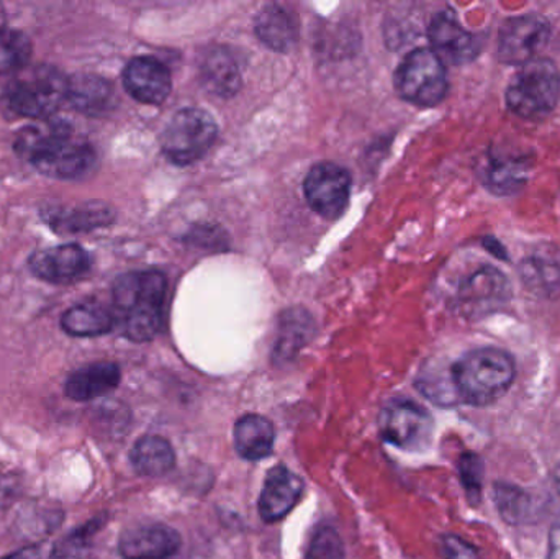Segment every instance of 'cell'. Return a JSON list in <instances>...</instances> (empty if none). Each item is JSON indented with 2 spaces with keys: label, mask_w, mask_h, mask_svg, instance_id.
Segmentation results:
<instances>
[{
  "label": "cell",
  "mask_w": 560,
  "mask_h": 559,
  "mask_svg": "<svg viewBox=\"0 0 560 559\" xmlns=\"http://www.w3.org/2000/svg\"><path fill=\"white\" fill-rule=\"evenodd\" d=\"M460 485L467 494V501L477 505L482 498L483 463L476 453H464L459 459Z\"/></svg>",
  "instance_id": "obj_29"
},
{
  "label": "cell",
  "mask_w": 560,
  "mask_h": 559,
  "mask_svg": "<svg viewBox=\"0 0 560 559\" xmlns=\"http://www.w3.org/2000/svg\"><path fill=\"white\" fill-rule=\"evenodd\" d=\"M546 559H560V517L556 519L551 531H549L548 558Z\"/></svg>",
  "instance_id": "obj_32"
},
{
  "label": "cell",
  "mask_w": 560,
  "mask_h": 559,
  "mask_svg": "<svg viewBox=\"0 0 560 559\" xmlns=\"http://www.w3.org/2000/svg\"><path fill=\"white\" fill-rule=\"evenodd\" d=\"M302 494V479L285 466H276L266 476L259 498V515L269 524L282 521L299 504Z\"/></svg>",
  "instance_id": "obj_16"
},
{
  "label": "cell",
  "mask_w": 560,
  "mask_h": 559,
  "mask_svg": "<svg viewBox=\"0 0 560 559\" xmlns=\"http://www.w3.org/2000/svg\"><path fill=\"white\" fill-rule=\"evenodd\" d=\"M69 79L52 66H35L16 72L7 84V107L26 118H49L68 98Z\"/></svg>",
  "instance_id": "obj_4"
},
{
  "label": "cell",
  "mask_w": 560,
  "mask_h": 559,
  "mask_svg": "<svg viewBox=\"0 0 560 559\" xmlns=\"http://www.w3.org/2000/svg\"><path fill=\"white\" fill-rule=\"evenodd\" d=\"M395 89L411 104L434 107L446 97L447 75L444 62L430 48L415 49L398 66Z\"/></svg>",
  "instance_id": "obj_6"
},
{
  "label": "cell",
  "mask_w": 560,
  "mask_h": 559,
  "mask_svg": "<svg viewBox=\"0 0 560 559\" xmlns=\"http://www.w3.org/2000/svg\"><path fill=\"white\" fill-rule=\"evenodd\" d=\"M305 197L310 207L325 219H338L349 202L351 176L335 163H319L305 177Z\"/></svg>",
  "instance_id": "obj_10"
},
{
  "label": "cell",
  "mask_w": 560,
  "mask_h": 559,
  "mask_svg": "<svg viewBox=\"0 0 560 559\" xmlns=\"http://www.w3.org/2000/svg\"><path fill=\"white\" fill-rule=\"evenodd\" d=\"M235 449L242 458L259 462L268 458L275 449L276 429L271 420L258 414H248L236 422Z\"/></svg>",
  "instance_id": "obj_20"
},
{
  "label": "cell",
  "mask_w": 560,
  "mask_h": 559,
  "mask_svg": "<svg viewBox=\"0 0 560 559\" xmlns=\"http://www.w3.org/2000/svg\"><path fill=\"white\" fill-rule=\"evenodd\" d=\"M382 439L405 452L420 453L433 440L434 420L420 404L411 400H392L378 417Z\"/></svg>",
  "instance_id": "obj_8"
},
{
  "label": "cell",
  "mask_w": 560,
  "mask_h": 559,
  "mask_svg": "<svg viewBox=\"0 0 560 559\" xmlns=\"http://www.w3.org/2000/svg\"><path fill=\"white\" fill-rule=\"evenodd\" d=\"M115 212L104 202H85L75 207L49 210V225L59 233H82L114 222Z\"/></svg>",
  "instance_id": "obj_21"
},
{
  "label": "cell",
  "mask_w": 560,
  "mask_h": 559,
  "mask_svg": "<svg viewBox=\"0 0 560 559\" xmlns=\"http://www.w3.org/2000/svg\"><path fill=\"white\" fill-rule=\"evenodd\" d=\"M120 368L108 361L89 364L75 371L66 381L65 393L75 403H88L107 396L120 384Z\"/></svg>",
  "instance_id": "obj_17"
},
{
  "label": "cell",
  "mask_w": 560,
  "mask_h": 559,
  "mask_svg": "<svg viewBox=\"0 0 560 559\" xmlns=\"http://www.w3.org/2000/svg\"><path fill=\"white\" fill-rule=\"evenodd\" d=\"M124 85L141 104L160 105L170 97L173 79L170 69L151 56H138L124 71Z\"/></svg>",
  "instance_id": "obj_14"
},
{
  "label": "cell",
  "mask_w": 560,
  "mask_h": 559,
  "mask_svg": "<svg viewBox=\"0 0 560 559\" xmlns=\"http://www.w3.org/2000/svg\"><path fill=\"white\" fill-rule=\"evenodd\" d=\"M200 81L203 88L219 97H232L242 88V72L238 62L229 49H209L200 62Z\"/></svg>",
  "instance_id": "obj_19"
},
{
  "label": "cell",
  "mask_w": 560,
  "mask_h": 559,
  "mask_svg": "<svg viewBox=\"0 0 560 559\" xmlns=\"http://www.w3.org/2000/svg\"><path fill=\"white\" fill-rule=\"evenodd\" d=\"M497 509L506 524L525 525L533 521L536 514L535 499L529 492L509 482H497L493 486Z\"/></svg>",
  "instance_id": "obj_27"
},
{
  "label": "cell",
  "mask_w": 560,
  "mask_h": 559,
  "mask_svg": "<svg viewBox=\"0 0 560 559\" xmlns=\"http://www.w3.org/2000/svg\"><path fill=\"white\" fill-rule=\"evenodd\" d=\"M552 485H555L556 492L560 496V465L556 466L552 471Z\"/></svg>",
  "instance_id": "obj_33"
},
{
  "label": "cell",
  "mask_w": 560,
  "mask_h": 559,
  "mask_svg": "<svg viewBox=\"0 0 560 559\" xmlns=\"http://www.w3.org/2000/svg\"><path fill=\"white\" fill-rule=\"evenodd\" d=\"M528 176V164L522 158H492L483 171V180L493 194H513L522 189Z\"/></svg>",
  "instance_id": "obj_26"
},
{
  "label": "cell",
  "mask_w": 560,
  "mask_h": 559,
  "mask_svg": "<svg viewBox=\"0 0 560 559\" xmlns=\"http://www.w3.org/2000/svg\"><path fill=\"white\" fill-rule=\"evenodd\" d=\"M255 28L265 45L280 53L293 48L299 32L292 13L279 5L265 7L256 16Z\"/></svg>",
  "instance_id": "obj_25"
},
{
  "label": "cell",
  "mask_w": 560,
  "mask_h": 559,
  "mask_svg": "<svg viewBox=\"0 0 560 559\" xmlns=\"http://www.w3.org/2000/svg\"><path fill=\"white\" fill-rule=\"evenodd\" d=\"M166 291V278L158 271L128 272L115 281V321L128 340L144 343L160 334Z\"/></svg>",
  "instance_id": "obj_2"
},
{
  "label": "cell",
  "mask_w": 560,
  "mask_h": 559,
  "mask_svg": "<svg viewBox=\"0 0 560 559\" xmlns=\"http://www.w3.org/2000/svg\"><path fill=\"white\" fill-rule=\"evenodd\" d=\"M3 20H5V12H3V7L0 5V28H3Z\"/></svg>",
  "instance_id": "obj_35"
},
{
  "label": "cell",
  "mask_w": 560,
  "mask_h": 559,
  "mask_svg": "<svg viewBox=\"0 0 560 559\" xmlns=\"http://www.w3.org/2000/svg\"><path fill=\"white\" fill-rule=\"evenodd\" d=\"M3 559H33V557H32V551L23 550V551H19V554L10 555V557L3 558Z\"/></svg>",
  "instance_id": "obj_34"
},
{
  "label": "cell",
  "mask_w": 560,
  "mask_h": 559,
  "mask_svg": "<svg viewBox=\"0 0 560 559\" xmlns=\"http://www.w3.org/2000/svg\"><path fill=\"white\" fill-rule=\"evenodd\" d=\"M516 364L512 354L500 348H477L451 368L454 394L474 407L499 403L515 383Z\"/></svg>",
  "instance_id": "obj_3"
},
{
  "label": "cell",
  "mask_w": 560,
  "mask_h": 559,
  "mask_svg": "<svg viewBox=\"0 0 560 559\" xmlns=\"http://www.w3.org/2000/svg\"><path fill=\"white\" fill-rule=\"evenodd\" d=\"M549 23L541 15L512 16L505 20L499 33L497 55L505 65L523 66L536 58L549 42Z\"/></svg>",
  "instance_id": "obj_9"
},
{
  "label": "cell",
  "mask_w": 560,
  "mask_h": 559,
  "mask_svg": "<svg viewBox=\"0 0 560 559\" xmlns=\"http://www.w3.org/2000/svg\"><path fill=\"white\" fill-rule=\"evenodd\" d=\"M28 265L36 278L52 284H68L88 275L91 258L82 246L68 243L33 253Z\"/></svg>",
  "instance_id": "obj_12"
},
{
  "label": "cell",
  "mask_w": 560,
  "mask_h": 559,
  "mask_svg": "<svg viewBox=\"0 0 560 559\" xmlns=\"http://www.w3.org/2000/svg\"><path fill=\"white\" fill-rule=\"evenodd\" d=\"M32 56V43L19 30L0 28V75L13 74L26 68Z\"/></svg>",
  "instance_id": "obj_28"
},
{
  "label": "cell",
  "mask_w": 560,
  "mask_h": 559,
  "mask_svg": "<svg viewBox=\"0 0 560 559\" xmlns=\"http://www.w3.org/2000/svg\"><path fill=\"white\" fill-rule=\"evenodd\" d=\"M522 279L532 291L551 298L560 294V255L556 249H538L520 266Z\"/></svg>",
  "instance_id": "obj_24"
},
{
  "label": "cell",
  "mask_w": 560,
  "mask_h": 559,
  "mask_svg": "<svg viewBox=\"0 0 560 559\" xmlns=\"http://www.w3.org/2000/svg\"><path fill=\"white\" fill-rule=\"evenodd\" d=\"M15 150L52 179H81L97 163L94 148L61 125L23 128L15 138Z\"/></svg>",
  "instance_id": "obj_1"
},
{
  "label": "cell",
  "mask_w": 560,
  "mask_h": 559,
  "mask_svg": "<svg viewBox=\"0 0 560 559\" xmlns=\"http://www.w3.org/2000/svg\"><path fill=\"white\" fill-rule=\"evenodd\" d=\"M441 554L444 559H480L479 550L457 535L441 538Z\"/></svg>",
  "instance_id": "obj_31"
},
{
  "label": "cell",
  "mask_w": 560,
  "mask_h": 559,
  "mask_svg": "<svg viewBox=\"0 0 560 559\" xmlns=\"http://www.w3.org/2000/svg\"><path fill=\"white\" fill-rule=\"evenodd\" d=\"M130 459L138 475L161 478L176 466V452L163 436L148 435L135 443Z\"/></svg>",
  "instance_id": "obj_22"
},
{
  "label": "cell",
  "mask_w": 560,
  "mask_h": 559,
  "mask_svg": "<svg viewBox=\"0 0 560 559\" xmlns=\"http://www.w3.org/2000/svg\"><path fill=\"white\" fill-rule=\"evenodd\" d=\"M215 138L217 124L209 112L184 108L164 128L161 148L173 163L190 164L209 153Z\"/></svg>",
  "instance_id": "obj_7"
},
{
  "label": "cell",
  "mask_w": 560,
  "mask_h": 559,
  "mask_svg": "<svg viewBox=\"0 0 560 559\" xmlns=\"http://www.w3.org/2000/svg\"><path fill=\"white\" fill-rule=\"evenodd\" d=\"M345 547L338 532L331 527H322L310 541L305 559H342Z\"/></svg>",
  "instance_id": "obj_30"
},
{
  "label": "cell",
  "mask_w": 560,
  "mask_h": 559,
  "mask_svg": "<svg viewBox=\"0 0 560 559\" xmlns=\"http://www.w3.org/2000/svg\"><path fill=\"white\" fill-rule=\"evenodd\" d=\"M62 330L71 337H98L115 325V314L98 302H82L65 312Z\"/></svg>",
  "instance_id": "obj_23"
},
{
  "label": "cell",
  "mask_w": 560,
  "mask_h": 559,
  "mask_svg": "<svg viewBox=\"0 0 560 559\" xmlns=\"http://www.w3.org/2000/svg\"><path fill=\"white\" fill-rule=\"evenodd\" d=\"M180 535L163 524L138 525L121 534L118 551L125 559H167L180 550Z\"/></svg>",
  "instance_id": "obj_15"
},
{
  "label": "cell",
  "mask_w": 560,
  "mask_h": 559,
  "mask_svg": "<svg viewBox=\"0 0 560 559\" xmlns=\"http://www.w3.org/2000/svg\"><path fill=\"white\" fill-rule=\"evenodd\" d=\"M431 51L444 65H467L479 56L480 42L474 33L467 32L450 13H438L431 22Z\"/></svg>",
  "instance_id": "obj_13"
},
{
  "label": "cell",
  "mask_w": 560,
  "mask_h": 559,
  "mask_svg": "<svg viewBox=\"0 0 560 559\" xmlns=\"http://www.w3.org/2000/svg\"><path fill=\"white\" fill-rule=\"evenodd\" d=\"M510 298L512 291L503 272L483 266L463 282L457 292V305L467 317H483L505 307Z\"/></svg>",
  "instance_id": "obj_11"
},
{
  "label": "cell",
  "mask_w": 560,
  "mask_h": 559,
  "mask_svg": "<svg viewBox=\"0 0 560 559\" xmlns=\"http://www.w3.org/2000/svg\"><path fill=\"white\" fill-rule=\"evenodd\" d=\"M66 102L82 114L98 117L108 114L115 107L117 95L114 85L107 79L95 74H78L68 81Z\"/></svg>",
  "instance_id": "obj_18"
},
{
  "label": "cell",
  "mask_w": 560,
  "mask_h": 559,
  "mask_svg": "<svg viewBox=\"0 0 560 559\" xmlns=\"http://www.w3.org/2000/svg\"><path fill=\"white\" fill-rule=\"evenodd\" d=\"M560 97L558 66L548 58H535L520 66L506 89V105L526 120L548 117Z\"/></svg>",
  "instance_id": "obj_5"
}]
</instances>
